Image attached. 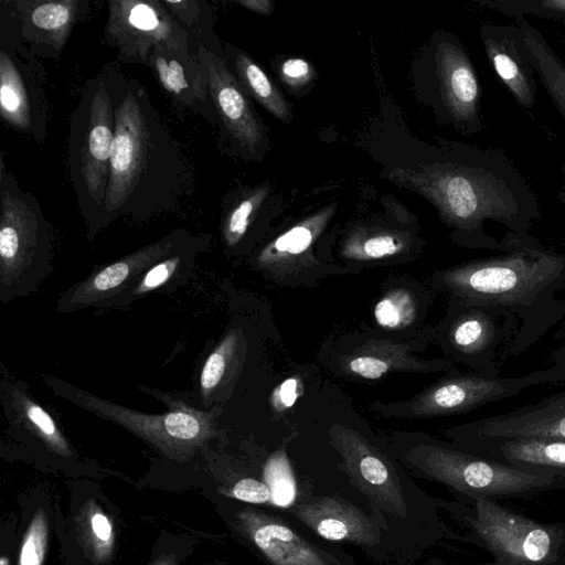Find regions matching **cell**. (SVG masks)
Masks as SVG:
<instances>
[{"label":"cell","instance_id":"cell-1","mask_svg":"<svg viewBox=\"0 0 565 565\" xmlns=\"http://www.w3.org/2000/svg\"><path fill=\"white\" fill-rule=\"evenodd\" d=\"M449 150L443 161L397 178L433 202L466 246L510 252L542 218L536 193L500 148Z\"/></svg>","mask_w":565,"mask_h":565},{"label":"cell","instance_id":"cell-2","mask_svg":"<svg viewBox=\"0 0 565 565\" xmlns=\"http://www.w3.org/2000/svg\"><path fill=\"white\" fill-rule=\"evenodd\" d=\"M115 107V138L102 230L122 217L142 222L178 207L192 167L141 83L105 64Z\"/></svg>","mask_w":565,"mask_h":565},{"label":"cell","instance_id":"cell-3","mask_svg":"<svg viewBox=\"0 0 565 565\" xmlns=\"http://www.w3.org/2000/svg\"><path fill=\"white\" fill-rule=\"evenodd\" d=\"M436 280L465 302L507 310L519 321L510 358L530 349L565 318V253L525 234L510 252L467 262L437 274Z\"/></svg>","mask_w":565,"mask_h":565},{"label":"cell","instance_id":"cell-4","mask_svg":"<svg viewBox=\"0 0 565 565\" xmlns=\"http://www.w3.org/2000/svg\"><path fill=\"white\" fill-rule=\"evenodd\" d=\"M116 120L106 65L82 89L67 139V170L90 238L102 230Z\"/></svg>","mask_w":565,"mask_h":565},{"label":"cell","instance_id":"cell-5","mask_svg":"<svg viewBox=\"0 0 565 565\" xmlns=\"http://www.w3.org/2000/svg\"><path fill=\"white\" fill-rule=\"evenodd\" d=\"M403 458L412 468L446 484L460 497L499 500L565 488V480L554 475L521 469L456 446L418 445L408 449Z\"/></svg>","mask_w":565,"mask_h":565},{"label":"cell","instance_id":"cell-6","mask_svg":"<svg viewBox=\"0 0 565 565\" xmlns=\"http://www.w3.org/2000/svg\"><path fill=\"white\" fill-rule=\"evenodd\" d=\"M461 498L452 512L493 556L490 565H565V525L535 521L497 500Z\"/></svg>","mask_w":565,"mask_h":565},{"label":"cell","instance_id":"cell-7","mask_svg":"<svg viewBox=\"0 0 565 565\" xmlns=\"http://www.w3.org/2000/svg\"><path fill=\"white\" fill-rule=\"evenodd\" d=\"M52 231L36 198L21 189L0 160L1 297L9 300L36 284L52 255Z\"/></svg>","mask_w":565,"mask_h":565},{"label":"cell","instance_id":"cell-8","mask_svg":"<svg viewBox=\"0 0 565 565\" xmlns=\"http://www.w3.org/2000/svg\"><path fill=\"white\" fill-rule=\"evenodd\" d=\"M104 43L117 51L120 63L147 65L154 47L182 55L196 53L189 33L162 0H108Z\"/></svg>","mask_w":565,"mask_h":565},{"label":"cell","instance_id":"cell-9","mask_svg":"<svg viewBox=\"0 0 565 565\" xmlns=\"http://www.w3.org/2000/svg\"><path fill=\"white\" fill-rule=\"evenodd\" d=\"M565 381V361L516 377L480 373L451 375L408 401L394 416L433 417L470 412L484 404L519 395L545 383Z\"/></svg>","mask_w":565,"mask_h":565},{"label":"cell","instance_id":"cell-10","mask_svg":"<svg viewBox=\"0 0 565 565\" xmlns=\"http://www.w3.org/2000/svg\"><path fill=\"white\" fill-rule=\"evenodd\" d=\"M50 102L45 68L30 50L0 32V116L38 143L47 136Z\"/></svg>","mask_w":565,"mask_h":565},{"label":"cell","instance_id":"cell-11","mask_svg":"<svg viewBox=\"0 0 565 565\" xmlns=\"http://www.w3.org/2000/svg\"><path fill=\"white\" fill-rule=\"evenodd\" d=\"M452 298L455 308L446 329L449 352L476 373L500 375L519 330L516 317L503 309Z\"/></svg>","mask_w":565,"mask_h":565},{"label":"cell","instance_id":"cell-12","mask_svg":"<svg viewBox=\"0 0 565 565\" xmlns=\"http://www.w3.org/2000/svg\"><path fill=\"white\" fill-rule=\"evenodd\" d=\"M89 0H0V32L38 57L58 58L74 28L85 22Z\"/></svg>","mask_w":565,"mask_h":565},{"label":"cell","instance_id":"cell-13","mask_svg":"<svg viewBox=\"0 0 565 565\" xmlns=\"http://www.w3.org/2000/svg\"><path fill=\"white\" fill-rule=\"evenodd\" d=\"M332 446L343 459L352 481L381 511L406 519L405 488L393 462L369 439L350 427L332 425Z\"/></svg>","mask_w":565,"mask_h":565},{"label":"cell","instance_id":"cell-14","mask_svg":"<svg viewBox=\"0 0 565 565\" xmlns=\"http://www.w3.org/2000/svg\"><path fill=\"white\" fill-rule=\"evenodd\" d=\"M196 55L204 66L215 124L223 137L243 154H256L265 142V128L246 92L218 55L204 45L196 46Z\"/></svg>","mask_w":565,"mask_h":565},{"label":"cell","instance_id":"cell-15","mask_svg":"<svg viewBox=\"0 0 565 565\" xmlns=\"http://www.w3.org/2000/svg\"><path fill=\"white\" fill-rule=\"evenodd\" d=\"M446 435L455 446L514 438L565 439V390L508 413L452 427Z\"/></svg>","mask_w":565,"mask_h":565},{"label":"cell","instance_id":"cell-16","mask_svg":"<svg viewBox=\"0 0 565 565\" xmlns=\"http://www.w3.org/2000/svg\"><path fill=\"white\" fill-rule=\"evenodd\" d=\"M434 60L445 116L468 135L481 132V89L467 50L445 34L435 45Z\"/></svg>","mask_w":565,"mask_h":565},{"label":"cell","instance_id":"cell-17","mask_svg":"<svg viewBox=\"0 0 565 565\" xmlns=\"http://www.w3.org/2000/svg\"><path fill=\"white\" fill-rule=\"evenodd\" d=\"M184 230H174L159 241L105 266L71 288L60 301L63 311L105 305L107 299L119 296L139 274H143L159 260L171 255L192 238Z\"/></svg>","mask_w":565,"mask_h":565},{"label":"cell","instance_id":"cell-18","mask_svg":"<svg viewBox=\"0 0 565 565\" xmlns=\"http://www.w3.org/2000/svg\"><path fill=\"white\" fill-rule=\"evenodd\" d=\"M479 33L495 75L523 109L532 110L536 99L535 68L520 25L486 23Z\"/></svg>","mask_w":565,"mask_h":565},{"label":"cell","instance_id":"cell-19","mask_svg":"<svg viewBox=\"0 0 565 565\" xmlns=\"http://www.w3.org/2000/svg\"><path fill=\"white\" fill-rule=\"evenodd\" d=\"M290 513L318 536L373 547L382 536L379 524L358 507L339 497H306Z\"/></svg>","mask_w":565,"mask_h":565},{"label":"cell","instance_id":"cell-20","mask_svg":"<svg viewBox=\"0 0 565 565\" xmlns=\"http://www.w3.org/2000/svg\"><path fill=\"white\" fill-rule=\"evenodd\" d=\"M146 66L179 106L215 124L207 74L196 53L182 55L154 47Z\"/></svg>","mask_w":565,"mask_h":565},{"label":"cell","instance_id":"cell-21","mask_svg":"<svg viewBox=\"0 0 565 565\" xmlns=\"http://www.w3.org/2000/svg\"><path fill=\"white\" fill-rule=\"evenodd\" d=\"M243 520L254 545L271 565H342L335 555L301 537L275 515L249 512Z\"/></svg>","mask_w":565,"mask_h":565},{"label":"cell","instance_id":"cell-22","mask_svg":"<svg viewBox=\"0 0 565 565\" xmlns=\"http://www.w3.org/2000/svg\"><path fill=\"white\" fill-rule=\"evenodd\" d=\"M470 454L565 480V439L514 438L456 446Z\"/></svg>","mask_w":565,"mask_h":565},{"label":"cell","instance_id":"cell-23","mask_svg":"<svg viewBox=\"0 0 565 565\" xmlns=\"http://www.w3.org/2000/svg\"><path fill=\"white\" fill-rule=\"evenodd\" d=\"M408 343L373 340L355 348L341 360L344 373L364 380H377L393 372H433L454 369V362L441 359L419 360Z\"/></svg>","mask_w":565,"mask_h":565},{"label":"cell","instance_id":"cell-24","mask_svg":"<svg viewBox=\"0 0 565 565\" xmlns=\"http://www.w3.org/2000/svg\"><path fill=\"white\" fill-rule=\"evenodd\" d=\"M73 395H75L74 401H77L83 407L93 409L132 429H137L143 424H147V426L151 424L156 430L159 428L168 437L180 441L195 440L206 431L207 423L189 411H173L161 416H152L130 412L117 405L105 403L89 394L74 393Z\"/></svg>","mask_w":565,"mask_h":565},{"label":"cell","instance_id":"cell-25","mask_svg":"<svg viewBox=\"0 0 565 565\" xmlns=\"http://www.w3.org/2000/svg\"><path fill=\"white\" fill-rule=\"evenodd\" d=\"M223 54L246 94L248 93L273 116L287 121L290 117L288 102L255 61L226 42L223 44Z\"/></svg>","mask_w":565,"mask_h":565},{"label":"cell","instance_id":"cell-26","mask_svg":"<svg viewBox=\"0 0 565 565\" xmlns=\"http://www.w3.org/2000/svg\"><path fill=\"white\" fill-rule=\"evenodd\" d=\"M522 29L525 45L555 108L565 119V62L551 47L542 33L525 18L516 22Z\"/></svg>","mask_w":565,"mask_h":565},{"label":"cell","instance_id":"cell-27","mask_svg":"<svg viewBox=\"0 0 565 565\" xmlns=\"http://www.w3.org/2000/svg\"><path fill=\"white\" fill-rule=\"evenodd\" d=\"M172 17L189 33L195 45H204L218 55L223 46L214 32V10L206 0H162Z\"/></svg>","mask_w":565,"mask_h":565},{"label":"cell","instance_id":"cell-28","mask_svg":"<svg viewBox=\"0 0 565 565\" xmlns=\"http://www.w3.org/2000/svg\"><path fill=\"white\" fill-rule=\"evenodd\" d=\"M323 215L302 222L278 236L258 255L257 264L263 268L287 266L303 255L313 244L323 225Z\"/></svg>","mask_w":565,"mask_h":565},{"label":"cell","instance_id":"cell-29","mask_svg":"<svg viewBox=\"0 0 565 565\" xmlns=\"http://www.w3.org/2000/svg\"><path fill=\"white\" fill-rule=\"evenodd\" d=\"M243 194L224 212L221 232L228 248L236 247L246 236L266 198L267 188H257Z\"/></svg>","mask_w":565,"mask_h":565},{"label":"cell","instance_id":"cell-30","mask_svg":"<svg viewBox=\"0 0 565 565\" xmlns=\"http://www.w3.org/2000/svg\"><path fill=\"white\" fill-rule=\"evenodd\" d=\"M406 246L402 235L392 232H374L350 238L342 255L353 260H376L394 256Z\"/></svg>","mask_w":565,"mask_h":565},{"label":"cell","instance_id":"cell-31","mask_svg":"<svg viewBox=\"0 0 565 565\" xmlns=\"http://www.w3.org/2000/svg\"><path fill=\"white\" fill-rule=\"evenodd\" d=\"M480 6L518 21L525 15L551 20L565 28V0H477Z\"/></svg>","mask_w":565,"mask_h":565},{"label":"cell","instance_id":"cell-32","mask_svg":"<svg viewBox=\"0 0 565 565\" xmlns=\"http://www.w3.org/2000/svg\"><path fill=\"white\" fill-rule=\"evenodd\" d=\"M416 300L406 289L390 290L374 307V318L383 328L402 329L411 324L416 317Z\"/></svg>","mask_w":565,"mask_h":565},{"label":"cell","instance_id":"cell-33","mask_svg":"<svg viewBox=\"0 0 565 565\" xmlns=\"http://www.w3.org/2000/svg\"><path fill=\"white\" fill-rule=\"evenodd\" d=\"M265 483L271 492V503L287 508L296 502V481L286 452H274L264 468Z\"/></svg>","mask_w":565,"mask_h":565},{"label":"cell","instance_id":"cell-34","mask_svg":"<svg viewBox=\"0 0 565 565\" xmlns=\"http://www.w3.org/2000/svg\"><path fill=\"white\" fill-rule=\"evenodd\" d=\"M238 343L237 333L230 332L206 359L201 376L202 394L209 396L221 384Z\"/></svg>","mask_w":565,"mask_h":565},{"label":"cell","instance_id":"cell-35","mask_svg":"<svg viewBox=\"0 0 565 565\" xmlns=\"http://www.w3.org/2000/svg\"><path fill=\"white\" fill-rule=\"evenodd\" d=\"M45 521L42 515H39L32 522L25 536L20 554V565H41L45 550Z\"/></svg>","mask_w":565,"mask_h":565},{"label":"cell","instance_id":"cell-36","mask_svg":"<svg viewBox=\"0 0 565 565\" xmlns=\"http://www.w3.org/2000/svg\"><path fill=\"white\" fill-rule=\"evenodd\" d=\"M20 408L21 415L28 424L35 428L42 436H45L57 445H63V438L54 420L45 409L25 397H22Z\"/></svg>","mask_w":565,"mask_h":565},{"label":"cell","instance_id":"cell-37","mask_svg":"<svg viewBox=\"0 0 565 565\" xmlns=\"http://www.w3.org/2000/svg\"><path fill=\"white\" fill-rule=\"evenodd\" d=\"M232 495L241 501L264 504L271 502V492L268 486L256 479L245 478L235 483Z\"/></svg>","mask_w":565,"mask_h":565},{"label":"cell","instance_id":"cell-38","mask_svg":"<svg viewBox=\"0 0 565 565\" xmlns=\"http://www.w3.org/2000/svg\"><path fill=\"white\" fill-rule=\"evenodd\" d=\"M281 75L289 85L300 86L309 81L311 70L305 60L290 58L281 65Z\"/></svg>","mask_w":565,"mask_h":565},{"label":"cell","instance_id":"cell-39","mask_svg":"<svg viewBox=\"0 0 565 565\" xmlns=\"http://www.w3.org/2000/svg\"><path fill=\"white\" fill-rule=\"evenodd\" d=\"M299 384L297 380L289 379L281 383L273 395V403L278 409L291 406L298 396Z\"/></svg>","mask_w":565,"mask_h":565},{"label":"cell","instance_id":"cell-40","mask_svg":"<svg viewBox=\"0 0 565 565\" xmlns=\"http://www.w3.org/2000/svg\"><path fill=\"white\" fill-rule=\"evenodd\" d=\"M92 526L98 539L106 541L110 537L111 527L107 518L103 514L97 513L93 516Z\"/></svg>","mask_w":565,"mask_h":565},{"label":"cell","instance_id":"cell-41","mask_svg":"<svg viewBox=\"0 0 565 565\" xmlns=\"http://www.w3.org/2000/svg\"><path fill=\"white\" fill-rule=\"evenodd\" d=\"M236 3L262 14H268L273 7V2L268 0H239Z\"/></svg>","mask_w":565,"mask_h":565},{"label":"cell","instance_id":"cell-42","mask_svg":"<svg viewBox=\"0 0 565 565\" xmlns=\"http://www.w3.org/2000/svg\"><path fill=\"white\" fill-rule=\"evenodd\" d=\"M558 340L562 341L561 348L554 350L550 356L551 362L556 361H565V327L562 328L555 335Z\"/></svg>","mask_w":565,"mask_h":565},{"label":"cell","instance_id":"cell-43","mask_svg":"<svg viewBox=\"0 0 565 565\" xmlns=\"http://www.w3.org/2000/svg\"><path fill=\"white\" fill-rule=\"evenodd\" d=\"M561 172H562V184H561L559 191L557 193V198H558L559 202L562 203V205L565 207V163L562 164Z\"/></svg>","mask_w":565,"mask_h":565},{"label":"cell","instance_id":"cell-44","mask_svg":"<svg viewBox=\"0 0 565 565\" xmlns=\"http://www.w3.org/2000/svg\"><path fill=\"white\" fill-rule=\"evenodd\" d=\"M7 564V559L6 558H2L1 559V565H6Z\"/></svg>","mask_w":565,"mask_h":565},{"label":"cell","instance_id":"cell-45","mask_svg":"<svg viewBox=\"0 0 565 565\" xmlns=\"http://www.w3.org/2000/svg\"><path fill=\"white\" fill-rule=\"evenodd\" d=\"M481 565H490V563H487V564H481Z\"/></svg>","mask_w":565,"mask_h":565}]
</instances>
